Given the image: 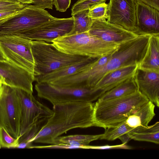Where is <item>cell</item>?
<instances>
[{"mask_svg": "<svg viewBox=\"0 0 159 159\" xmlns=\"http://www.w3.org/2000/svg\"><path fill=\"white\" fill-rule=\"evenodd\" d=\"M94 104L69 103L53 106L52 115L42 126L31 143L59 144V137L69 130L95 126Z\"/></svg>", "mask_w": 159, "mask_h": 159, "instance_id": "cell-1", "label": "cell"}, {"mask_svg": "<svg viewBox=\"0 0 159 159\" xmlns=\"http://www.w3.org/2000/svg\"><path fill=\"white\" fill-rule=\"evenodd\" d=\"M149 101L139 92L119 98L94 104L95 126L105 129L116 127L125 121L135 110Z\"/></svg>", "mask_w": 159, "mask_h": 159, "instance_id": "cell-2", "label": "cell"}, {"mask_svg": "<svg viewBox=\"0 0 159 159\" xmlns=\"http://www.w3.org/2000/svg\"><path fill=\"white\" fill-rule=\"evenodd\" d=\"M51 43L54 48L64 53L97 58L112 53L119 46L104 41L89 31L60 36Z\"/></svg>", "mask_w": 159, "mask_h": 159, "instance_id": "cell-3", "label": "cell"}, {"mask_svg": "<svg viewBox=\"0 0 159 159\" xmlns=\"http://www.w3.org/2000/svg\"><path fill=\"white\" fill-rule=\"evenodd\" d=\"M150 36L139 35L120 44L106 63L90 80L87 87L93 88L104 75L119 68L133 65H139L146 53Z\"/></svg>", "mask_w": 159, "mask_h": 159, "instance_id": "cell-4", "label": "cell"}, {"mask_svg": "<svg viewBox=\"0 0 159 159\" xmlns=\"http://www.w3.org/2000/svg\"><path fill=\"white\" fill-rule=\"evenodd\" d=\"M31 49L35 63V77L89 57L64 53L54 48L51 43L41 40H32Z\"/></svg>", "mask_w": 159, "mask_h": 159, "instance_id": "cell-5", "label": "cell"}, {"mask_svg": "<svg viewBox=\"0 0 159 159\" xmlns=\"http://www.w3.org/2000/svg\"><path fill=\"white\" fill-rule=\"evenodd\" d=\"M38 96L49 101L53 106L69 103L92 102L102 95L94 89L61 86L50 83L36 82Z\"/></svg>", "mask_w": 159, "mask_h": 159, "instance_id": "cell-6", "label": "cell"}, {"mask_svg": "<svg viewBox=\"0 0 159 159\" xmlns=\"http://www.w3.org/2000/svg\"><path fill=\"white\" fill-rule=\"evenodd\" d=\"M55 18L44 9L27 5L0 23V35L24 38L34 28Z\"/></svg>", "mask_w": 159, "mask_h": 159, "instance_id": "cell-7", "label": "cell"}, {"mask_svg": "<svg viewBox=\"0 0 159 159\" xmlns=\"http://www.w3.org/2000/svg\"><path fill=\"white\" fill-rule=\"evenodd\" d=\"M16 89L19 105L20 138L34 125L47 121L52 115L53 111L32 93Z\"/></svg>", "mask_w": 159, "mask_h": 159, "instance_id": "cell-8", "label": "cell"}, {"mask_svg": "<svg viewBox=\"0 0 159 159\" xmlns=\"http://www.w3.org/2000/svg\"><path fill=\"white\" fill-rule=\"evenodd\" d=\"M32 42L18 36L0 35V48L6 60L34 75L35 63L32 52Z\"/></svg>", "mask_w": 159, "mask_h": 159, "instance_id": "cell-9", "label": "cell"}, {"mask_svg": "<svg viewBox=\"0 0 159 159\" xmlns=\"http://www.w3.org/2000/svg\"><path fill=\"white\" fill-rule=\"evenodd\" d=\"M0 124L12 137L19 139V105L16 89L2 84L0 93Z\"/></svg>", "mask_w": 159, "mask_h": 159, "instance_id": "cell-10", "label": "cell"}, {"mask_svg": "<svg viewBox=\"0 0 159 159\" xmlns=\"http://www.w3.org/2000/svg\"><path fill=\"white\" fill-rule=\"evenodd\" d=\"M136 0H110L108 4V22L135 33Z\"/></svg>", "mask_w": 159, "mask_h": 159, "instance_id": "cell-11", "label": "cell"}, {"mask_svg": "<svg viewBox=\"0 0 159 159\" xmlns=\"http://www.w3.org/2000/svg\"><path fill=\"white\" fill-rule=\"evenodd\" d=\"M74 20L55 17L32 30L24 38L32 40H41L51 43L54 39L66 35L71 30Z\"/></svg>", "mask_w": 159, "mask_h": 159, "instance_id": "cell-12", "label": "cell"}, {"mask_svg": "<svg viewBox=\"0 0 159 159\" xmlns=\"http://www.w3.org/2000/svg\"><path fill=\"white\" fill-rule=\"evenodd\" d=\"M89 32L104 41L119 45L139 35L105 19L93 20Z\"/></svg>", "mask_w": 159, "mask_h": 159, "instance_id": "cell-13", "label": "cell"}, {"mask_svg": "<svg viewBox=\"0 0 159 159\" xmlns=\"http://www.w3.org/2000/svg\"><path fill=\"white\" fill-rule=\"evenodd\" d=\"M136 30L138 35H159V12L155 8L136 0Z\"/></svg>", "mask_w": 159, "mask_h": 159, "instance_id": "cell-14", "label": "cell"}, {"mask_svg": "<svg viewBox=\"0 0 159 159\" xmlns=\"http://www.w3.org/2000/svg\"><path fill=\"white\" fill-rule=\"evenodd\" d=\"M133 78L138 91L159 107V71L138 66Z\"/></svg>", "mask_w": 159, "mask_h": 159, "instance_id": "cell-15", "label": "cell"}, {"mask_svg": "<svg viewBox=\"0 0 159 159\" xmlns=\"http://www.w3.org/2000/svg\"><path fill=\"white\" fill-rule=\"evenodd\" d=\"M137 64L123 66L102 77L93 88L102 95L120 83L133 77L138 66Z\"/></svg>", "mask_w": 159, "mask_h": 159, "instance_id": "cell-16", "label": "cell"}, {"mask_svg": "<svg viewBox=\"0 0 159 159\" xmlns=\"http://www.w3.org/2000/svg\"><path fill=\"white\" fill-rule=\"evenodd\" d=\"M98 59L88 57L80 62L62 67L44 75L36 77L34 81L40 83L52 82L74 74Z\"/></svg>", "mask_w": 159, "mask_h": 159, "instance_id": "cell-17", "label": "cell"}, {"mask_svg": "<svg viewBox=\"0 0 159 159\" xmlns=\"http://www.w3.org/2000/svg\"><path fill=\"white\" fill-rule=\"evenodd\" d=\"M155 105L149 100L130 115L126 120V123L134 128L148 127L155 115Z\"/></svg>", "mask_w": 159, "mask_h": 159, "instance_id": "cell-18", "label": "cell"}, {"mask_svg": "<svg viewBox=\"0 0 159 159\" xmlns=\"http://www.w3.org/2000/svg\"><path fill=\"white\" fill-rule=\"evenodd\" d=\"M138 67L159 71V35H150L146 53Z\"/></svg>", "mask_w": 159, "mask_h": 159, "instance_id": "cell-19", "label": "cell"}, {"mask_svg": "<svg viewBox=\"0 0 159 159\" xmlns=\"http://www.w3.org/2000/svg\"><path fill=\"white\" fill-rule=\"evenodd\" d=\"M138 91L137 85L133 77L105 93L98 99V101L111 100L130 95Z\"/></svg>", "mask_w": 159, "mask_h": 159, "instance_id": "cell-20", "label": "cell"}, {"mask_svg": "<svg viewBox=\"0 0 159 159\" xmlns=\"http://www.w3.org/2000/svg\"><path fill=\"white\" fill-rule=\"evenodd\" d=\"M131 139L139 141L151 142L158 144L159 143V122H156L152 125L148 127L135 128L128 133Z\"/></svg>", "mask_w": 159, "mask_h": 159, "instance_id": "cell-21", "label": "cell"}, {"mask_svg": "<svg viewBox=\"0 0 159 159\" xmlns=\"http://www.w3.org/2000/svg\"><path fill=\"white\" fill-rule=\"evenodd\" d=\"M89 9L80 11L71 15L74 20L72 28L66 35L78 34L88 31L92 25L93 19L89 16Z\"/></svg>", "mask_w": 159, "mask_h": 159, "instance_id": "cell-22", "label": "cell"}, {"mask_svg": "<svg viewBox=\"0 0 159 159\" xmlns=\"http://www.w3.org/2000/svg\"><path fill=\"white\" fill-rule=\"evenodd\" d=\"M102 134L98 135L76 134L59 137L58 140L60 143L74 146L76 148H84L93 141L100 139Z\"/></svg>", "mask_w": 159, "mask_h": 159, "instance_id": "cell-23", "label": "cell"}, {"mask_svg": "<svg viewBox=\"0 0 159 159\" xmlns=\"http://www.w3.org/2000/svg\"><path fill=\"white\" fill-rule=\"evenodd\" d=\"M134 129L129 126L125 121L116 127L105 129L100 139L114 140L124 134L133 131Z\"/></svg>", "mask_w": 159, "mask_h": 159, "instance_id": "cell-24", "label": "cell"}, {"mask_svg": "<svg viewBox=\"0 0 159 159\" xmlns=\"http://www.w3.org/2000/svg\"><path fill=\"white\" fill-rule=\"evenodd\" d=\"M43 122H40L34 125L20 137L16 148H30L32 146L31 141L41 129L43 126L41 124Z\"/></svg>", "mask_w": 159, "mask_h": 159, "instance_id": "cell-25", "label": "cell"}, {"mask_svg": "<svg viewBox=\"0 0 159 159\" xmlns=\"http://www.w3.org/2000/svg\"><path fill=\"white\" fill-rule=\"evenodd\" d=\"M107 0H78L73 6L71 15L80 11L89 9L93 7L105 3Z\"/></svg>", "mask_w": 159, "mask_h": 159, "instance_id": "cell-26", "label": "cell"}, {"mask_svg": "<svg viewBox=\"0 0 159 159\" xmlns=\"http://www.w3.org/2000/svg\"><path fill=\"white\" fill-rule=\"evenodd\" d=\"M18 139L12 137L2 127L0 129V146L1 148H16Z\"/></svg>", "mask_w": 159, "mask_h": 159, "instance_id": "cell-27", "label": "cell"}, {"mask_svg": "<svg viewBox=\"0 0 159 159\" xmlns=\"http://www.w3.org/2000/svg\"><path fill=\"white\" fill-rule=\"evenodd\" d=\"M108 4L106 3L97 5L89 9V16L93 20L107 19Z\"/></svg>", "mask_w": 159, "mask_h": 159, "instance_id": "cell-28", "label": "cell"}, {"mask_svg": "<svg viewBox=\"0 0 159 159\" xmlns=\"http://www.w3.org/2000/svg\"><path fill=\"white\" fill-rule=\"evenodd\" d=\"M27 5L15 0H0V12L20 11Z\"/></svg>", "mask_w": 159, "mask_h": 159, "instance_id": "cell-29", "label": "cell"}, {"mask_svg": "<svg viewBox=\"0 0 159 159\" xmlns=\"http://www.w3.org/2000/svg\"><path fill=\"white\" fill-rule=\"evenodd\" d=\"M132 148L126 144L122 143V144L116 145H106L102 146H92L87 145L86 149H131Z\"/></svg>", "mask_w": 159, "mask_h": 159, "instance_id": "cell-30", "label": "cell"}, {"mask_svg": "<svg viewBox=\"0 0 159 159\" xmlns=\"http://www.w3.org/2000/svg\"><path fill=\"white\" fill-rule=\"evenodd\" d=\"M71 3V0H54L53 5L57 11H66L69 8Z\"/></svg>", "mask_w": 159, "mask_h": 159, "instance_id": "cell-31", "label": "cell"}, {"mask_svg": "<svg viewBox=\"0 0 159 159\" xmlns=\"http://www.w3.org/2000/svg\"><path fill=\"white\" fill-rule=\"evenodd\" d=\"M54 0H31L32 4L37 7L44 9H52Z\"/></svg>", "mask_w": 159, "mask_h": 159, "instance_id": "cell-32", "label": "cell"}, {"mask_svg": "<svg viewBox=\"0 0 159 159\" xmlns=\"http://www.w3.org/2000/svg\"><path fill=\"white\" fill-rule=\"evenodd\" d=\"M20 11L12 10L5 12H0V23Z\"/></svg>", "mask_w": 159, "mask_h": 159, "instance_id": "cell-33", "label": "cell"}, {"mask_svg": "<svg viewBox=\"0 0 159 159\" xmlns=\"http://www.w3.org/2000/svg\"><path fill=\"white\" fill-rule=\"evenodd\" d=\"M142 2L159 11V0H136Z\"/></svg>", "mask_w": 159, "mask_h": 159, "instance_id": "cell-34", "label": "cell"}, {"mask_svg": "<svg viewBox=\"0 0 159 159\" xmlns=\"http://www.w3.org/2000/svg\"><path fill=\"white\" fill-rule=\"evenodd\" d=\"M118 139H119L121 141L122 143L126 144L131 139L130 138L128 133L124 134L120 137Z\"/></svg>", "mask_w": 159, "mask_h": 159, "instance_id": "cell-35", "label": "cell"}, {"mask_svg": "<svg viewBox=\"0 0 159 159\" xmlns=\"http://www.w3.org/2000/svg\"><path fill=\"white\" fill-rule=\"evenodd\" d=\"M22 3L27 4L32 3L31 0H15Z\"/></svg>", "mask_w": 159, "mask_h": 159, "instance_id": "cell-36", "label": "cell"}, {"mask_svg": "<svg viewBox=\"0 0 159 159\" xmlns=\"http://www.w3.org/2000/svg\"><path fill=\"white\" fill-rule=\"evenodd\" d=\"M6 60L0 48V61Z\"/></svg>", "mask_w": 159, "mask_h": 159, "instance_id": "cell-37", "label": "cell"}, {"mask_svg": "<svg viewBox=\"0 0 159 159\" xmlns=\"http://www.w3.org/2000/svg\"><path fill=\"white\" fill-rule=\"evenodd\" d=\"M2 84H1L0 83V93L1 90Z\"/></svg>", "mask_w": 159, "mask_h": 159, "instance_id": "cell-38", "label": "cell"}, {"mask_svg": "<svg viewBox=\"0 0 159 159\" xmlns=\"http://www.w3.org/2000/svg\"><path fill=\"white\" fill-rule=\"evenodd\" d=\"M1 125H0V128H1Z\"/></svg>", "mask_w": 159, "mask_h": 159, "instance_id": "cell-39", "label": "cell"}, {"mask_svg": "<svg viewBox=\"0 0 159 159\" xmlns=\"http://www.w3.org/2000/svg\"><path fill=\"white\" fill-rule=\"evenodd\" d=\"M1 148V147H0V148Z\"/></svg>", "mask_w": 159, "mask_h": 159, "instance_id": "cell-40", "label": "cell"}]
</instances>
